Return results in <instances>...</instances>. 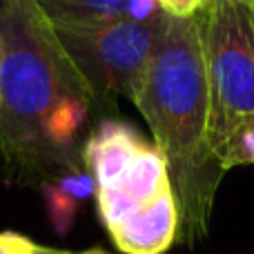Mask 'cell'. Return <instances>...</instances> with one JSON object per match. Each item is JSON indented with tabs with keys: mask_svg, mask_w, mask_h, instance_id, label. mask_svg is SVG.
I'll use <instances>...</instances> for the list:
<instances>
[{
	"mask_svg": "<svg viewBox=\"0 0 254 254\" xmlns=\"http://www.w3.org/2000/svg\"><path fill=\"white\" fill-rule=\"evenodd\" d=\"M98 105L38 0H0V165L9 183L83 170L78 138ZM101 107V105H98Z\"/></svg>",
	"mask_w": 254,
	"mask_h": 254,
	"instance_id": "1",
	"label": "cell"
},
{
	"mask_svg": "<svg viewBox=\"0 0 254 254\" xmlns=\"http://www.w3.org/2000/svg\"><path fill=\"white\" fill-rule=\"evenodd\" d=\"M134 105L165 158L179 210L176 241L196 246L210 232L216 190L225 174L210 145V92L198 16L163 13Z\"/></svg>",
	"mask_w": 254,
	"mask_h": 254,
	"instance_id": "2",
	"label": "cell"
},
{
	"mask_svg": "<svg viewBox=\"0 0 254 254\" xmlns=\"http://www.w3.org/2000/svg\"><path fill=\"white\" fill-rule=\"evenodd\" d=\"M210 92V145L219 158L254 114V0H205L196 13Z\"/></svg>",
	"mask_w": 254,
	"mask_h": 254,
	"instance_id": "3",
	"label": "cell"
},
{
	"mask_svg": "<svg viewBox=\"0 0 254 254\" xmlns=\"http://www.w3.org/2000/svg\"><path fill=\"white\" fill-rule=\"evenodd\" d=\"M163 13L149 22L127 18L52 22L63 47L92 85L101 107H110L116 96L129 98L131 103L138 98Z\"/></svg>",
	"mask_w": 254,
	"mask_h": 254,
	"instance_id": "4",
	"label": "cell"
},
{
	"mask_svg": "<svg viewBox=\"0 0 254 254\" xmlns=\"http://www.w3.org/2000/svg\"><path fill=\"white\" fill-rule=\"evenodd\" d=\"M167 190H172V185L165 158L156 149V145L145 143L123 179L114 188L96 192L101 221L107 230H112Z\"/></svg>",
	"mask_w": 254,
	"mask_h": 254,
	"instance_id": "5",
	"label": "cell"
},
{
	"mask_svg": "<svg viewBox=\"0 0 254 254\" xmlns=\"http://www.w3.org/2000/svg\"><path fill=\"white\" fill-rule=\"evenodd\" d=\"M145 140L134 127L105 119L83 145V167L96 181V192L110 190L127 174Z\"/></svg>",
	"mask_w": 254,
	"mask_h": 254,
	"instance_id": "6",
	"label": "cell"
},
{
	"mask_svg": "<svg viewBox=\"0 0 254 254\" xmlns=\"http://www.w3.org/2000/svg\"><path fill=\"white\" fill-rule=\"evenodd\" d=\"M116 248L125 254H163L179 234V210L172 190L129 214L125 221L107 230Z\"/></svg>",
	"mask_w": 254,
	"mask_h": 254,
	"instance_id": "7",
	"label": "cell"
},
{
	"mask_svg": "<svg viewBox=\"0 0 254 254\" xmlns=\"http://www.w3.org/2000/svg\"><path fill=\"white\" fill-rule=\"evenodd\" d=\"M94 192H96V181L87 170L71 172V174H65L52 183L43 185L49 221H52L58 237H65L69 232L80 203Z\"/></svg>",
	"mask_w": 254,
	"mask_h": 254,
	"instance_id": "8",
	"label": "cell"
},
{
	"mask_svg": "<svg viewBox=\"0 0 254 254\" xmlns=\"http://www.w3.org/2000/svg\"><path fill=\"white\" fill-rule=\"evenodd\" d=\"M52 22H98L125 18L127 0H38Z\"/></svg>",
	"mask_w": 254,
	"mask_h": 254,
	"instance_id": "9",
	"label": "cell"
},
{
	"mask_svg": "<svg viewBox=\"0 0 254 254\" xmlns=\"http://www.w3.org/2000/svg\"><path fill=\"white\" fill-rule=\"evenodd\" d=\"M219 161L225 172L232 170V167L254 163V114L246 116L241 123L234 127L228 143L221 149Z\"/></svg>",
	"mask_w": 254,
	"mask_h": 254,
	"instance_id": "10",
	"label": "cell"
},
{
	"mask_svg": "<svg viewBox=\"0 0 254 254\" xmlns=\"http://www.w3.org/2000/svg\"><path fill=\"white\" fill-rule=\"evenodd\" d=\"M0 254H65L63 250L40 246L31 241L29 237H22L18 232H0Z\"/></svg>",
	"mask_w": 254,
	"mask_h": 254,
	"instance_id": "11",
	"label": "cell"
},
{
	"mask_svg": "<svg viewBox=\"0 0 254 254\" xmlns=\"http://www.w3.org/2000/svg\"><path fill=\"white\" fill-rule=\"evenodd\" d=\"M161 4L156 0H127L125 18L134 22H149L161 13Z\"/></svg>",
	"mask_w": 254,
	"mask_h": 254,
	"instance_id": "12",
	"label": "cell"
},
{
	"mask_svg": "<svg viewBox=\"0 0 254 254\" xmlns=\"http://www.w3.org/2000/svg\"><path fill=\"white\" fill-rule=\"evenodd\" d=\"M161 9L176 18H192L203 9L205 0H156Z\"/></svg>",
	"mask_w": 254,
	"mask_h": 254,
	"instance_id": "13",
	"label": "cell"
},
{
	"mask_svg": "<svg viewBox=\"0 0 254 254\" xmlns=\"http://www.w3.org/2000/svg\"><path fill=\"white\" fill-rule=\"evenodd\" d=\"M65 254H107L101 248H92V250H85V252H65Z\"/></svg>",
	"mask_w": 254,
	"mask_h": 254,
	"instance_id": "14",
	"label": "cell"
}]
</instances>
